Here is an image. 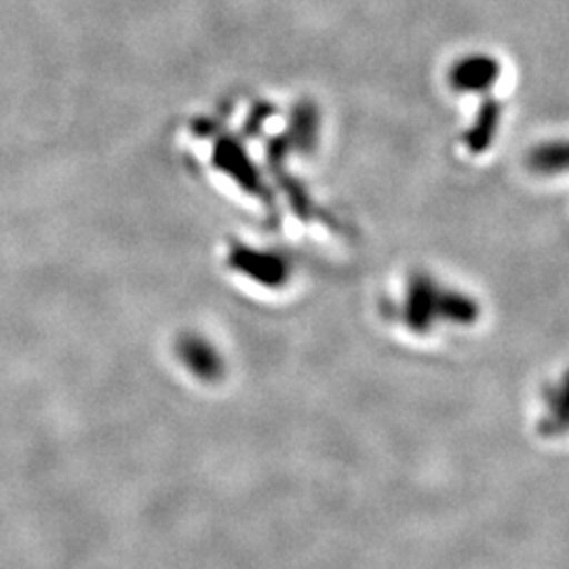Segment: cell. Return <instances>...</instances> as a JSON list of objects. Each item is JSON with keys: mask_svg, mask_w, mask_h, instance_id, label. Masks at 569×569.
<instances>
[{"mask_svg": "<svg viewBox=\"0 0 569 569\" xmlns=\"http://www.w3.org/2000/svg\"><path fill=\"white\" fill-rule=\"evenodd\" d=\"M491 77H493V66L489 61H467L458 72V79L465 87H475V84L488 87Z\"/></svg>", "mask_w": 569, "mask_h": 569, "instance_id": "cell-1", "label": "cell"}]
</instances>
